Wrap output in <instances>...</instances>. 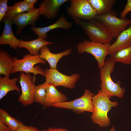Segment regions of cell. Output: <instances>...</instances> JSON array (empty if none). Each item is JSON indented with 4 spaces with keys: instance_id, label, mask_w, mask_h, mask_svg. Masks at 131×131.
<instances>
[{
    "instance_id": "4316f807",
    "label": "cell",
    "mask_w": 131,
    "mask_h": 131,
    "mask_svg": "<svg viewBox=\"0 0 131 131\" xmlns=\"http://www.w3.org/2000/svg\"><path fill=\"white\" fill-rule=\"evenodd\" d=\"M131 11V0H128L126 5L121 13L120 16L121 18H124L127 14Z\"/></svg>"
},
{
    "instance_id": "52a82bcc",
    "label": "cell",
    "mask_w": 131,
    "mask_h": 131,
    "mask_svg": "<svg viewBox=\"0 0 131 131\" xmlns=\"http://www.w3.org/2000/svg\"><path fill=\"white\" fill-rule=\"evenodd\" d=\"M110 45V43L103 44L85 40L79 43L76 48L80 53L87 52L92 55L97 62L98 68L100 69L104 64Z\"/></svg>"
},
{
    "instance_id": "6da1fadb",
    "label": "cell",
    "mask_w": 131,
    "mask_h": 131,
    "mask_svg": "<svg viewBox=\"0 0 131 131\" xmlns=\"http://www.w3.org/2000/svg\"><path fill=\"white\" fill-rule=\"evenodd\" d=\"M115 63L108 58L103 66L100 69V90L110 99L114 96L122 98L125 92V89L120 86V82L118 81L115 83L111 78V74L114 70Z\"/></svg>"
},
{
    "instance_id": "f1b7e54d",
    "label": "cell",
    "mask_w": 131,
    "mask_h": 131,
    "mask_svg": "<svg viewBox=\"0 0 131 131\" xmlns=\"http://www.w3.org/2000/svg\"><path fill=\"white\" fill-rule=\"evenodd\" d=\"M41 131H68L66 129L55 127L54 128H49L47 129H44Z\"/></svg>"
},
{
    "instance_id": "8fae6325",
    "label": "cell",
    "mask_w": 131,
    "mask_h": 131,
    "mask_svg": "<svg viewBox=\"0 0 131 131\" xmlns=\"http://www.w3.org/2000/svg\"><path fill=\"white\" fill-rule=\"evenodd\" d=\"M40 15V8H35L26 12H22L16 14L12 18L13 24L16 27V33L17 34L21 33L23 29L28 25L35 27L36 21Z\"/></svg>"
},
{
    "instance_id": "ac0fdd59",
    "label": "cell",
    "mask_w": 131,
    "mask_h": 131,
    "mask_svg": "<svg viewBox=\"0 0 131 131\" xmlns=\"http://www.w3.org/2000/svg\"><path fill=\"white\" fill-rule=\"evenodd\" d=\"M53 44L52 42L38 37L30 41L20 40L18 48H25L29 51L30 54L33 55H39V52L41 48L48 45Z\"/></svg>"
},
{
    "instance_id": "9c48e42d",
    "label": "cell",
    "mask_w": 131,
    "mask_h": 131,
    "mask_svg": "<svg viewBox=\"0 0 131 131\" xmlns=\"http://www.w3.org/2000/svg\"><path fill=\"white\" fill-rule=\"evenodd\" d=\"M66 11L68 15L81 20L89 21L95 18L97 14L88 0H71Z\"/></svg>"
},
{
    "instance_id": "ba28073f",
    "label": "cell",
    "mask_w": 131,
    "mask_h": 131,
    "mask_svg": "<svg viewBox=\"0 0 131 131\" xmlns=\"http://www.w3.org/2000/svg\"><path fill=\"white\" fill-rule=\"evenodd\" d=\"M45 82L53 84L56 86H61L66 88L73 89L80 78L77 74L68 76L59 72L57 69L46 68L44 70Z\"/></svg>"
},
{
    "instance_id": "30bf717a",
    "label": "cell",
    "mask_w": 131,
    "mask_h": 131,
    "mask_svg": "<svg viewBox=\"0 0 131 131\" xmlns=\"http://www.w3.org/2000/svg\"><path fill=\"white\" fill-rule=\"evenodd\" d=\"M19 82L21 86L22 92L18 98V101L25 106L32 104L34 102L33 97L36 81L35 76L23 72L20 73Z\"/></svg>"
},
{
    "instance_id": "5b68a950",
    "label": "cell",
    "mask_w": 131,
    "mask_h": 131,
    "mask_svg": "<svg viewBox=\"0 0 131 131\" xmlns=\"http://www.w3.org/2000/svg\"><path fill=\"white\" fill-rule=\"evenodd\" d=\"M114 10L101 15H97L95 18L102 23L113 38L117 37L127 26L131 24V19L117 17Z\"/></svg>"
},
{
    "instance_id": "1f68e13d",
    "label": "cell",
    "mask_w": 131,
    "mask_h": 131,
    "mask_svg": "<svg viewBox=\"0 0 131 131\" xmlns=\"http://www.w3.org/2000/svg\"><path fill=\"white\" fill-rule=\"evenodd\" d=\"M109 131H115V127L113 126L111 129Z\"/></svg>"
},
{
    "instance_id": "7c38bea8",
    "label": "cell",
    "mask_w": 131,
    "mask_h": 131,
    "mask_svg": "<svg viewBox=\"0 0 131 131\" xmlns=\"http://www.w3.org/2000/svg\"><path fill=\"white\" fill-rule=\"evenodd\" d=\"M4 24V28L0 37V44L9 45L14 49L17 50L19 40L13 33L12 26L13 24L11 17L6 15L2 19Z\"/></svg>"
},
{
    "instance_id": "8992f818",
    "label": "cell",
    "mask_w": 131,
    "mask_h": 131,
    "mask_svg": "<svg viewBox=\"0 0 131 131\" xmlns=\"http://www.w3.org/2000/svg\"><path fill=\"white\" fill-rule=\"evenodd\" d=\"M94 96L89 90L86 89L84 94L80 97L71 101L56 103L51 106L69 109L78 114L85 112H90L92 113L94 111L92 101Z\"/></svg>"
},
{
    "instance_id": "d6986e66",
    "label": "cell",
    "mask_w": 131,
    "mask_h": 131,
    "mask_svg": "<svg viewBox=\"0 0 131 131\" xmlns=\"http://www.w3.org/2000/svg\"><path fill=\"white\" fill-rule=\"evenodd\" d=\"M5 76H0V99L9 91L15 90L19 93L20 90L16 84L19 79L16 77L11 79Z\"/></svg>"
},
{
    "instance_id": "3957f363",
    "label": "cell",
    "mask_w": 131,
    "mask_h": 131,
    "mask_svg": "<svg viewBox=\"0 0 131 131\" xmlns=\"http://www.w3.org/2000/svg\"><path fill=\"white\" fill-rule=\"evenodd\" d=\"M75 24L82 29L91 41L103 44H109L113 38L104 25L95 18L85 21L71 17Z\"/></svg>"
},
{
    "instance_id": "d6a6232c",
    "label": "cell",
    "mask_w": 131,
    "mask_h": 131,
    "mask_svg": "<svg viewBox=\"0 0 131 131\" xmlns=\"http://www.w3.org/2000/svg\"></svg>"
},
{
    "instance_id": "5bb4252c",
    "label": "cell",
    "mask_w": 131,
    "mask_h": 131,
    "mask_svg": "<svg viewBox=\"0 0 131 131\" xmlns=\"http://www.w3.org/2000/svg\"><path fill=\"white\" fill-rule=\"evenodd\" d=\"M72 25V23L68 21L64 15L62 14L58 20L53 24L42 28L32 27L31 29L39 37L45 40L47 37V33L49 31L58 28L69 29L71 28Z\"/></svg>"
},
{
    "instance_id": "4dcf8cb0",
    "label": "cell",
    "mask_w": 131,
    "mask_h": 131,
    "mask_svg": "<svg viewBox=\"0 0 131 131\" xmlns=\"http://www.w3.org/2000/svg\"><path fill=\"white\" fill-rule=\"evenodd\" d=\"M24 1L29 5L34 6V5L37 1V0H24Z\"/></svg>"
},
{
    "instance_id": "277c9868",
    "label": "cell",
    "mask_w": 131,
    "mask_h": 131,
    "mask_svg": "<svg viewBox=\"0 0 131 131\" xmlns=\"http://www.w3.org/2000/svg\"><path fill=\"white\" fill-rule=\"evenodd\" d=\"M14 60V67L11 74L19 72H25L26 74L33 73L34 75L40 74L44 76L45 70L38 66V64H46V61L41 58L39 55H33L27 54L21 59L13 57Z\"/></svg>"
},
{
    "instance_id": "7402d4cb",
    "label": "cell",
    "mask_w": 131,
    "mask_h": 131,
    "mask_svg": "<svg viewBox=\"0 0 131 131\" xmlns=\"http://www.w3.org/2000/svg\"><path fill=\"white\" fill-rule=\"evenodd\" d=\"M0 120L11 131H18L24 125L21 122L12 117L1 108L0 109Z\"/></svg>"
},
{
    "instance_id": "d4e9b609",
    "label": "cell",
    "mask_w": 131,
    "mask_h": 131,
    "mask_svg": "<svg viewBox=\"0 0 131 131\" xmlns=\"http://www.w3.org/2000/svg\"><path fill=\"white\" fill-rule=\"evenodd\" d=\"M48 83L45 82L42 84L35 86L34 102L45 105L46 89Z\"/></svg>"
},
{
    "instance_id": "e0dca14e",
    "label": "cell",
    "mask_w": 131,
    "mask_h": 131,
    "mask_svg": "<svg viewBox=\"0 0 131 131\" xmlns=\"http://www.w3.org/2000/svg\"><path fill=\"white\" fill-rule=\"evenodd\" d=\"M56 87L52 83H48L44 105L45 107L51 106L55 104L67 101L66 96L59 91Z\"/></svg>"
},
{
    "instance_id": "836d02e7",
    "label": "cell",
    "mask_w": 131,
    "mask_h": 131,
    "mask_svg": "<svg viewBox=\"0 0 131 131\" xmlns=\"http://www.w3.org/2000/svg\"></svg>"
},
{
    "instance_id": "83f0119b",
    "label": "cell",
    "mask_w": 131,
    "mask_h": 131,
    "mask_svg": "<svg viewBox=\"0 0 131 131\" xmlns=\"http://www.w3.org/2000/svg\"><path fill=\"white\" fill-rule=\"evenodd\" d=\"M18 131H40L37 128L32 126L23 125Z\"/></svg>"
},
{
    "instance_id": "4fadbf2b",
    "label": "cell",
    "mask_w": 131,
    "mask_h": 131,
    "mask_svg": "<svg viewBox=\"0 0 131 131\" xmlns=\"http://www.w3.org/2000/svg\"><path fill=\"white\" fill-rule=\"evenodd\" d=\"M68 0H44L39 5L40 15L49 19H53L58 15L61 6Z\"/></svg>"
},
{
    "instance_id": "9a60e30c",
    "label": "cell",
    "mask_w": 131,
    "mask_h": 131,
    "mask_svg": "<svg viewBox=\"0 0 131 131\" xmlns=\"http://www.w3.org/2000/svg\"><path fill=\"white\" fill-rule=\"evenodd\" d=\"M72 51V49L69 48L59 53H54L50 51L47 46H46L40 49L39 56L41 58L48 62L50 68L57 69V64L60 59L63 57L68 55Z\"/></svg>"
},
{
    "instance_id": "603a6c76",
    "label": "cell",
    "mask_w": 131,
    "mask_h": 131,
    "mask_svg": "<svg viewBox=\"0 0 131 131\" xmlns=\"http://www.w3.org/2000/svg\"><path fill=\"white\" fill-rule=\"evenodd\" d=\"M110 58L115 62L129 65L131 64V46L117 51L111 56Z\"/></svg>"
},
{
    "instance_id": "44dd1931",
    "label": "cell",
    "mask_w": 131,
    "mask_h": 131,
    "mask_svg": "<svg viewBox=\"0 0 131 131\" xmlns=\"http://www.w3.org/2000/svg\"><path fill=\"white\" fill-rule=\"evenodd\" d=\"M97 15H101L111 10L116 1L115 0H88Z\"/></svg>"
},
{
    "instance_id": "cb8c5ba5",
    "label": "cell",
    "mask_w": 131,
    "mask_h": 131,
    "mask_svg": "<svg viewBox=\"0 0 131 131\" xmlns=\"http://www.w3.org/2000/svg\"><path fill=\"white\" fill-rule=\"evenodd\" d=\"M34 7L31 6L23 1L15 3L14 5L9 6L6 15L12 18L18 14L30 11L34 9Z\"/></svg>"
},
{
    "instance_id": "ffe728a7",
    "label": "cell",
    "mask_w": 131,
    "mask_h": 131,
    "mask_svg": "<svg viewBox=\"0 0 131 131\" xmlns=\"http://www.w3.org/2000/svg\"><path fill=\"white\" fill-rule=\"evenodd\" d=\"M14 60L11 55L3 49L0 50V74L8 77L14 66Z\"/></svg>"
},
{
    "instance_id": "f546056e",
    "label": "cell",
    "mask_w": 131,
    "mask_h": 131,
    "mask_svg": "<svg viewBox=\"0 0 131 131\" xmlns=\"http://www.w3.org/2000/svg\"><path fill=\"white\" fill-rule=\"evenodd\" d=\"M7 126L3 124L0 120V131H11Z\"/></svg>"
},
{
    "instance_id": "2e32d148",
    "label": "cell",
    "mask_w": 131,
    "mask_h": 131,
    "mask_svg": "<svg viewBox=\"0 0 131 131\" xmlns=\"http://www.w3.org/2000/svg\"><path fill=\"white\" fill-rule=\"evenodd\" d=\"M131 46V24L117 37L116 41L110 45L108 55L111 56L119 49Z\"/></svg>"
},
{
    "instance_id": "7a4b0ae2",
    "label": "cell",
    "mask_w": 131,
    "mask_h": 131,
    "mask_svg": "<svg viewBox=\"0 0 131 131\" xmlns=\"http://www.w3.org/2000/svg\"><path fill=\"white\" fill-rule=\"evenodd\" d=\"M110 99L101 90L93 98L92 101L94 111L91 118L93 123L99 124L101 127H106L109 125L110 121L107 117V113L112 107L118 105L116 101L112 102Z\"/></svg>"
},
{
    "instance_id": "484cf974",
    "label": "cell",
    "mask_w": 131,
    "mask_h": 131,
    "mask_svg": "<svg viewBox=\"0 0 131 131\" xmlns=\"http://www.w3.org/2000/svg\"><path fill=\"white\" fill-rule=\"evenodd\" d=\"M8 0H0V23L6 15L9 6L8 5Z\"/></svg>"
}]
</instances>
